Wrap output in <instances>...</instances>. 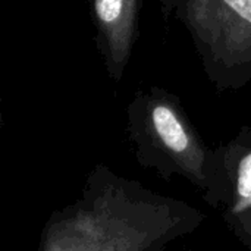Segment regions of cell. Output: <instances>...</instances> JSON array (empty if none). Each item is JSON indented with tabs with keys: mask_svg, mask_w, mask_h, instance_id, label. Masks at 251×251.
<instances>
[{
	"mask_svg": "<svg viewBox=\"0 0 251 251\" xmlns=\"http://www.w3.org/2000/svg\"><path fill=\"white\" fill-rule=\"evenodd\" d=\"M238 194L243 199L251 197V154L243 159L238 172Z\"/></svg>",
	"mask_w": 251,
	"mask_h": 251,
	"instance_id": "obj_3",
	"label": "cell"
},
{
	"mask_svg": "<svg viewBox=\"0 0 251 251\" xmlns=\"http://www.w3.org/2000/svg\"><path fill=\"white\" fill-rule=\"evenodd\" d=\"M225 1L243 19L251 22V0H225Z\"/></svg>",
	"mask_w": 251,
	"mask_h": 251,
	"instance_id": "obj_4",
	"label": "cell"
},
{
	"mask_svg": "<svg viewBox=\"0 0 251 251\" xmlns=\"http://www.w3.org/2000/svg\"><path fill=\"white\" fill-rule=\"evenodd\" d=\"M153 122L159 137L171 150L179 153L188 147V137L171 109L157 106L153 110Z\"/></svg>",
	"mask_w": 251,
	"mask_h": 251,
	"instance_id": "obj_1",
	"label": "cell"
},
{
	"mask_svg": "<svg viewBox=\"0 0 251 251\" xmlns=\"http://www.w3.org/2000/svg\"><path fill=\"white\" fill-rule=\"evenodd\" d=\"M122 0H96V10L103 22H113L119 18Z\"/></svg>",
	"mask_w": 251,
	"mask_h": 251,
	"instance_id": "obj_2",
	"label": "cell"
}]
</instances>
